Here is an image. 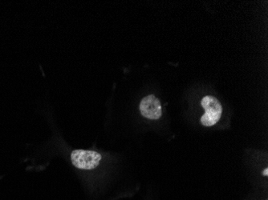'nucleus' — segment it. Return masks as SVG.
<instances>
[{
    "label": "nucleus",
    "mask_w": 268,
    "mask_h": 200,
    "mask_svg": "<svg viewBox=\"0 0 268 200\" xmlns=\"http://www.w3.org/2000/svg\"><path fill=\"white\" fill-rule=\"evenodd\" d=\"M201 105L204 108L205 114L201 118V123L205 127H211L216 124L223 113V106L218 99L214 96H205Z\"/></svg>",
    "instance_id": "nucleus-1"
},
{
    "label": "nucleus",
    "mask_w": 268,
    "mask_h": 200,
    "mask_svg": "<svg viewBox=\"0 0 268 200\" xmlns=\"http://www.w3.org/2000/svg\"><path fill=\"white\" fill-rule=\"evenodd\" d=\"M140 110L143 116L153 120L161 118L162 114L161 102L153 95H149L141 100Z\"/></svg>",
    "instance_id": "nucleus-3"
},
{
    "label": "nucleus",
    "mask_w": 268,
    "mask_h": 200,
    "mask_svg": "<svg viewBox=\"0 0 268 200\" xmlns=\"http://www.w3.org/2000/svg\"><path fill=\"white\" fill-rule=\"evenodd\" d=\"M72 163L76 168L83 170H92L99 165L101 155L97 151L75 150L71 155Z\"/></svg>",
    "instance_id": "nucleus-2"
},
{
    "label": "nucleus",
    "mask_w": 268,
    "mask_h": 200,
    "mask_svg": "<svg viewBox=\"0 0 268 200\" xmlns=\"http://www.w3.org/2000/svg\"><path fill=\"white\" fill-rule=\"evenodd\" d=\"M263 175L265 176H268V168H266V169H264V172H263Z\"/></svg>",
    "instance_id": "nucleus-4"
}]
</instances>
